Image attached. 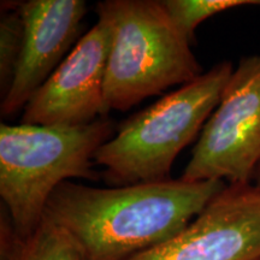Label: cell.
<instances>
[{
    "label": "cell",
    "instance_id": "5b68a950",
    "mask_svg": "<svg viewBox=\"0 0 260 260\" xmlns=\"http://www.w3.org/2000/svg\"><path fill=\"white\" fill-rule=\"evenodd\" d=\"M259 164L260 53L239 61L181 178L249 184Z\"/></svg>",
    "mask_w": 260,
    "mask_h": 260
},
{
    "label": "cell",
    "instance_id": "6da1fadb",
    "mask_svg": "<svg viewBox=\"0 0 260 260\" xmlns=\"http://www.w3.org/2000/svg\"><path fill=\"white\" fill-rule=\"evenodd\" d=\"M226 186L182 178L111 188L65 181L45 217L73 237L84 260H129L177 235Z\"/></svg>",
    "mask_w": 260,
    "mask_h": 260
},
{
    "label": "cell",
    "instance_id": "3957f363",
    "mask_svg": "<svg viewBox=\"0 0 260 260\" xmlns=\"http://www.w3.org/2000/svg\"><path fill=\"white\" fill-rule=\"evenodd\" d=\"M233 73L232 61L217 63L126 119L94 155L105 182L124 187L169 180L175 159L201 133Z\"/></svg>",
    "mask_w": 260,
    "mask_h": 260
},
{
    "label": "cell",
    "instance_id": "9c48e42d",
    "mask_svg": "<svg viewBox=\"0 0 260 260\" xmlns=\"http://www.w3.org/2000/svg\"><path fill=\"white\" fill-rule=\"evenodd\" d=\"M0 226V260H84L73 237L45 217L30 237L21 239L3 206Z\"/></svg>",
    "mask_w": 260,
    "mask_h": 260
},
{
    "label": "cell",
    "instance_id": "52a82bcc",
    "mask_svg": "<svg viewBox=\"0 0 260 260\" xmlns=\"http://www.w3.org/2000/svg\"><path fill=\"white\" fill-rule=\"evenodd\" d=\"M129 260H260V189L228 184L177 235Z\"/></svg>",
    "mask_w": 260,
    "mask_h": 260
},
{
    "label": "cell",
    "instance_id": "ba28073f",
    "mask_svg": "<svg viewBox=\"0 0 260 260\" xmlns=\"http://www.w3.org/2000/svg\"><path fill=\"white\" fill-rule=\"evenodd\" d=\"M24 40L17 70L8 93L2 98L3 117L23 110L76 44L81 22L87 14L83 0L19 2Z\"/></svg>",
    "mask_w": 260,
    "mask_h": 260
},
{
    "label": "cell",
    "instance_id": "8fae6325",
    "mask_svg": "<svg viewBox=\"0 0 260 260\" xmlns=\"http://www.w3.org/2000/svg\"><path fill=\"white\" fill-rule=\"evenodd\" d=\"M172 23L191 45L195 29L207 18L241 6H260V0H161Z\"/></svg>",
    "mask_w": 260,
    "mask_h": 260
},
{
    "label": "cell",
    "instance_id": "7c38bea8",
    "mask_svg": "<svg viewBox=\"0 0 260 260\" xmlns=\"http://www.w3.org/2000/svg\"><path fill=\"white\" fill-rule=\"evenodd\" d=\"M252 183L254 184L255 187H258L260 189V164L256 167L255 171H254V175H253V180H252Z\"/></svg>",
    "mask_w": 260,
    "mask_h": 260
},
{
    "label": "cell",
    "instance_id": "30bf717a",
    "mask_svg": "<svg viewBox=\"0 0 260 260\" xmlns=\"http://www.w3.org/2000/svg\"><path fill=\"white\" fill-rule=\"evenodd\" d=\"M24 23L19 2H3L0 16V94L8 93L21 58Z\"/></svg>",
    "mask_w": 260,
    "mask_h": 260
},
{
    "label": "cell",
    "instance_id": "277c9868",
    "mask_svg": "<svg viewBox=\"0 0 260 260\" xmlns=\"http://www.w3.org/2000/svg\"><path fill=\"white\" fill-rule=\"evenodd\" d=\"M96 12L112 27L105 80L110 111H128L146 98L204 74L159 0H105Z\"/></svg>",
    "mask_w": 260,
    "mask_h": 260
},
{
    "label": "cell",
    "instance_id": "7a4b0ae2",
    "mask_svg": "<svg viewBox=\"0 0 260 260\" xmlns=\"http://www.w3.org/2000/svg\"><path fill=\"white\" fill-rule=\"evenodd\" d=\"M116 132L106 117L75 126L2 123L0 197L21 239L37 232L59 184L70 178L98 181L94 155Z\"/></svg>",
    "mask_w": 260,
    "mask_h": 260
},
{
    "label": "cell",
    "instance_id": "8992f818",
    "mask_svg": "<svg viewBox=\"0 0 260 260\" xmlns=\"http://www.w3.org/2000/svg\"><path fill=\"white\" fill-rule=\"evenodd\" d=\"M112 27L98 15L95 25L79 39L68 57L23 109L22 123L75 126L92 123L110 112L105 100Z\"/></svg>",
    "mask_w": 260,
    "mask_h": 260
}]
</instances>
